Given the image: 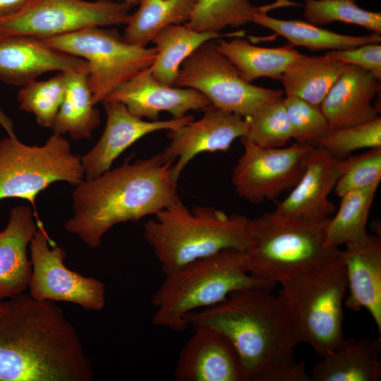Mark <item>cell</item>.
<instances>
[{"mask_svg":"<svg viewBox=\"0 0 381 381\" xmlns=\"http://www.w3.org/2000/svg\"><path fill=\"white\" fill-rule=\"evenodd\" d=\"M40 40L88 63V83L95 105L116 87L150 67L156 58L154 47L129 43L116 30L102 27L87 28Z\"/></svg>","mask_w":381,"mask_h":381,"instance_id":"obj_9","label":"cell"},{"mask_svg":"<svg viewBox=\"0 0 381 381\" xmlns=\"http://www.w3.org/2000/svg\"><path fill=\"white\" fill-rule=\"evenodd\" d=\"M108 101L120 102L133 115L151 121H157L161 111L180 119L190 110L203 111L211 105L198 90L174 87L158 82L152 76L151 66L116 87L102 102Z\"/></svg>","mask_w":381,"mask_h":381,"instance_id":"obj_18","label":"cell"},{"mask_svg":"<svg viewBox=\"0 0 381 381\" xmlns=\"http://www.w3.org/2000/svg\"><path fill=\"white\" fill-rule=\"evenodd\" d=\"M154 293L152 323L176 332L189 327L186 315L214 306L233 292L262 287L272 290L275 284L252 277L245 251L226 250L193 261L164 275Z\"/></svg>","mask_w":381,"mask_h":381,"instance_id":"obj_5","label":"cell"},{"mask_svg":"<svg viewBox=\"0 0 381 381\" xmlns=\"http://www.w3.org/2000/svg\"><path fill=\"white\" fill-rule=\"evenodd\" d=\"M107 123L102 136L84 155L80 156L85 179H95L109 170L114 160L143 136L161 130L176 128L194 120L193 116L180 119L146 121L118 102H102Z\"/></svg>","mask_w":381,"mask_h":381,"instance_id":"obj_16","label":"cell"},{"mask_svg":"<svg viewBox=\"0 0 381 381\" xmlns=\"http://www.w3.org/2000/svg\"><path fill=\"white\" fill-rule=\"evenodd\" d=\"M182 348L174 377L177 381H248L227 337L214 328L198 327Z\"/></svg>","mask_w":381,"mask_h":381,"instance_id":"obj_17","label":"cell"},{"mask_svg":"<svg viewBox=\"0 0 381 381\" xmlns=\"http://www.w3.org/2000/svg\"><path fill=\"white\" fill-rule=\"evenodd\" d=\"M243 152L231 181L239 197L251 203L272 200L301 179L314 146L296 142L286 147L264 148L241 138Z\"/></svg>","mask_w":381,"mask_h":381,"instance_id":"obj_13","label":"cell"},{"mask_svg":"<svg viewBox=\"0 0 381 381\" xmlns=\"http://www.w3.org/2000/svg\"><path fill=\"white\" fill-rule=\"evenodd\" d=\"M348 158L339 159L320 146L309 154L304 172L290 194L272 212L282 220L322 221L334 212L328 199L345 171Z\"/></svg>","mask_w":381,"mask_h":381,"instance_id":"obj_15","label":"cell"},{"mask_svg":"<svg viewBox=\"0 0 381 381\" xmlns=\"http://www.w3.org/2000/svg\"><path fill=\"white\" fill-rule=\"evenodd\" d=\"M217 47L236 66L241 78L248 83L260 78L280 80L301 54L291 44L262 47L238 37L217 41Z\"/></svg>","mask_w":381,"mask_h":381,"instance_id":"obj_25","label":"cell"},{"mask_svg":"<svg viewBox=\"0 0 381 381\" xmlns=\"http://www.w3.org/2000/svg\"><path fill=\"white\" fill-rule=\"evenodd\" d=\"M283 102L296 142L316 143L329 133L328 122L320 107L291 95L283 97Z\"/></svg>","mask_w":381,"mask_h":381,"instance_id":"obj_36","label":"cell"},{"mask_svg":"<svg viewBox=\"0 0 381 381\" xmlns=\"http://www.w3.org/2000/svg\"><path fill=\"white\" fill-rule=\"evenodd\" d=\"M252 23L270 29L286 38L293 46L310 51L341 50L366 44L380 43V35L352 36L341 35L300 20H282L258 12Z\"/></svg>","mask_w":381,"mask_h":381,"instance_id":"obj_28","label":"cell"},{"mask_svg":"<svg viewBox=\"0 0 381 381\" xmlns=\"http://www.w3.org/2000/svg\"><path fill=\"white\" fill-rule=\"evenodd\" d=\"M277 296L297 344L304 343L323 357L344 341L346 269L340 255L319 269L279 283Z\"/></svg>","mask_w":381,"mask_h":381,"instance_id":"obj_7","label":"cell"},{"mask_svg":"<svg viewBox=\"0 0 381 381\" xmlns=\"http://www.w3.org/2000/svg\"><path fill=\"white\" fill-rule=\"evenodd\" d=\"M379 185L351 190L341 197L337 214L327 222L325 237L327 246L339 248L366 238L369 212Z\"/></svg>","mask_w":381,"mask_h":381,"instance_id":"obj_30","label":"cell"},{"mask_svg":"<svg viewBox=\"0 0 381 381\" xmlns=\"http://www.w3.org/2000/svg\"><path fill=\"white\" fill-rule=\"evenodd\" d=\"M271 9L255 7L249 0H197L189 20L184 24L199 32H219L227 28H238L252 22L254 15Z\"/></svg>","mask_w":381,"mask_h":381,"instance_id":"obj_31","label":"cell"},{"mask_svg":"<svg viewBox=\"0 0 381 381\" xmlns=\"http://www.w3.org/2000/svg\"><path fill=\"white\" fill-rule=\"evenodd\" d=\"M303 16L306 21L322 27L343 22L381 34V13L365 10L348 0H305Z\"/></svg>","mask_w":381,"mask_h":381,"instance_id":"obj_32","label":"cell"},{"mask_svg":"<svg viewBox=\"0 0 381 381\" xmlns=\"http://www.w3.org/2000/svg\"><path fill=\"white\" fill-rule=\"evenodd\" d=\"M226 35L199 32L184 23L168 25L152 38L156 58L151 66L152 76L159 83L173 86L183 62L207 41Z\"/></svg>","mask_w":381,"mask_h":381,"instance_id":"obj_27","label":"cell"},{"mask_svg":"<svg viewBox=\"0 0 381 381\" xmlns=\"http://www.w3.org/2000/svg\"><path fill=\"white\" fill-rule=\"evenodd\" d=\"M37 229L29 244L32 274L29 294L34 298L75 303L85 310L100 311L106 305V287L100 280L68 269L65 250L49 236L36 217Z\"/></svg>","mask_w":381,"mask_h":381,"instance_id":"obj_12","label":"cell"},{"mask_svg":"<svg viewBox=\"0 0 381 381\" xmlns=\"http://www.w3.org/2000/svg\"><path fill=\"white\" fill-rule=\"evenodd\" d=\"M76 329L51 301L0 299V381H92Z\"/></svg>","mask_w":381,"mask_h":381,"instance_id":"obj_1","label":"cell"},{"mask_svg":"<svg viewBox=\"0 0 381 381\" xmlns=\"http://www.w3.org/2000/svg\"><path fill=\"white\" fill-rule=\"evenodd\" d=\"M380 352V335L345 339L337 349L315 363L310 381H379Z\"/></svg>","mask_w":381,"mask_h":381,"instance_id":"obj_23","label":"cell"},{"mask_svg":"<svg viewBox=\"0 0 381 381\" xmlns=\"http://www.w3.org/2000/svg\"><path fill=\"white\" fill-rule=\"evenodd\" d=\"M381 181V147L370 149L361 155L348 157L347 167L337 181L334 190L345 193L380 183Z\"/></svg>","mask_w":381,"mask_h":381,"instance_id":"obj_37","label":"cell"},{"mask_svg":"<svg viewBox=\"0 0 381 381\" xmlns=\"http://www.w3.org/2000/svg\"><path fill=\"white\" fill-rule=\"evenodd\" d=\"M65 88L64 72L49 80H34L20 89L17 96L19 108L32 114L41 127L51 128L62 103Z\"/></svg>","mask_w":381,"mask_h":381,"instance_id":"obj_34","label":"cell"},{"mask_svg":"<svg viewBox=\"0 0 381 381\" xmlns=\"http://www.w3.org/2000/svg\"><path fill=\"white\" fill-rule=\"evenodd\" d=\"M348 1H354V2H356V0H348Z\"/></svg>","mask_w":381,"mask_h":381,"instance_id":"obj_42","label":"cell"},{"mask_svg":"<svg viewBox=\"0 0 381 381\" xmlns=\"http://www.w3.org/2000/svg\"><path fill=\"white\" fill-rule=\"evenodd\" d=\"M174 85L198 90L212 105L245 119L265 104L283 98L284 93L243 80L214 40L203 43L183 62Z\"/></svg>","mask_w":381,"mask_h":381,"instance_id":"obj_10","label":"cell"},{"mask_svg":"<svg viewBox=\"0 0 381 381\" xmlns=\"http://www.w3.org/2000/svg\"><path fill=\"white\" fill-rule=\"evenodd\" d=\"M341 250L347 292L344 306L353 311L366 309L381 332V241L368 234L362 241L347 243Z\"/></svg>","mask_w":381,"mask_h":381,"instance_id":"obj_21","label":"cell"},{"mask_svg":"<svg viewBox=\"0 0 381 381\" xmlns=\"http://www.w3.org/2000/svg\"><path fill=\"white\" fill-rule=\"evenodd\" d=\"M85 179L80 156L63 135L53 133L43 145H29L17 138L0 139V200L20 198L37 213L36 198L52 183L76 186Z\"/></svg>","mask_w":381,"mask_h":381,"instance_id":"obj_8","label":"cell"},{"mask_svg":"<svg viewBox=\"0 0 381 381\" xmlns=\"http://www.w3.org/2000/svg\"><path fill=\"white\" fill-rule=\"evenodd\" d=\"M119 1L127 3L132 6V5L139 4L141 0H119Z\"/></svg>","mask_w":381,"mask_h":381,"instance_id":"obj_41","label":"cell"},{"mask_svg":"<svg viewBox=\"0 0 381 381\" xmlns=\"http://www.w3.org/2000/svg\"><path fill=\"white\" fill-rule=\"evenodd\" d=\"M66 88L62 103L51 127L53 133L68 134L73 140L90 139L99 125L101 116L95 107L87 73L64 72Z\"/></svg>","mask_w":381,"mask_h":381,"instance_id":"obj_24","label":"cell"},{"mask_svg":"<svg viewBox=\"0 0 381 381\" xmlns=\"http://www.w3.org/2000/svg\"><path fill=\"white\" fill-rule=\"evenodd\" d=\"M347 64L326 56L301 54L281 78L286 95L298 97L318 107L344 71Z\"/></svg>","mask_w":381,"mask_h":381,"instance_id":"obj_26","label":"cell"},{"mask_svg":"<svg viewBox=\"0 0 381 381\" xmlns=\"http://www.w3.org/2000/svg\"><path fill=\"white\" fill-rule=\"evenodd\" d=\"M0 126L6 131L8 136L17 138L12 119L4 111L0 106Z\"/></svg>","mask_w":381,"mask_h":381,"instance_id":"obj_40","label":"cell"},{"mask_svg":"<svg viewBox=\"0 0 381 381\" xmlns=\"http://www.w3.org/2000/svg\"><path fill=\"white\" fill-rule=\"evenodd\" d=\"M325 56L365 69L381 81V45L379 43L366 44L346 49L331 50L327 52Z\"/></svg>","mask_w":381,"mask_h":381,"instance_id":"obj_38","label":"cell"},{"mask_svg":"<svg viewBox=\"0 0 381 381\" xmlns=\"http://www.w3.org/2000/svg\"><path fill=\"white\" fill-rule=\"evenodd\" d=\"M37 216L30 207H13L6 228L0 230V299L28 289L32 264L28 247L38 227Z\"/></svg>","mask_w":381,"mask_h":381,"instance_id":"obj_22","label":"cell"},{"mask_svg":"<svg viewBox=\"0 0 381 381\" xmlns=\"http://www.w3.org/2000/svg\"><path fill=\"white\" fill-rule=\"evenodd\" d=\"M197 0H141L138 9L131 14L123 39L146 47L162 28L186 23Z\"/></svg>","mask_w":381,"mask_h":381,"instance_id":"obj_29","label":"cell"},{"mask_svg":"<svg viewBox=\"0 0 381 381\" xmlns=\"http://www.w3.org/2000/svg\"><path fill=\"white\" fill-rule=\"evenodd\" d=\"M131 7L111 0H30L18 13L0 18V36L43 40L87 28L126 25Z\"/></svg>","mask_w":381,"mask_h":381,"instance_id":"obj_11","label":"cell"},{"mask_svg":"<svg viewBox=\"0 0 381 381\" xmlns=\"http://www.w3.org/2000/svg\"><path fill=\"white\" fill-rule=\"evenodd\" d=\"M30 0H0V18L12 16L22 10Z\"/></svg>","mask_w":381,"mask_h":381,"instance_id":"obj_39","label":"cell"},{"mask_svg":"<svg viewBox=\"0 0 381 381\" xmlns=\"http://www.w3.org/2000/svg\"><path fill=\"white\" fill-rule=\"evenodd\" d=\"M246 119L248 131L245 136L241 138L257 146L264 148L282 147L294 138L283 98L265 104Z\"/></svg>","mask_w":381,"mask_h":381,"instance_id":"obj_33","label":"cell"},{"mask_svg":"<svg viewBox=\"0 0 381 381\" xmlns=\"http://www.w3.org/2000/svg\"><path fill=\"white\" fill-rule=\"evenodd\" d=\"M203 111V116L199 120L167 131L170 142L161 153L165 161L175 162L171 175L176 183L186 166L196 155L226 152L236 138L247 133V119L212 104Z\"/></svg>","mask_w":381,"mask_h":381,"instance_id":"obj_14","label":"cell"},{"mask_svg":"<svg viewBox=\"0 0 381 381\" xmlns=\"http://www.w3.org/2000/svg\"><path fill=\"white\" fill-rule=\"evenodd\" d=\"M173 164L159 152L84 179L73 192V214L65 230L95 249L115 225L155 215L178 196Z\"/></svg>","mask_w":381,"mask_h":381,"instance_id":"obj_3","label":"cell"},{"mask_svg":"<svg viewBox=\"0 0 381 381\" xmlns=\"http://www.w3.org/2000/svg\"><path fill=\"white\" fill-rule=\"evenodd\" d=\"M52 71L89 73L88 63L25 35L0 36V81L24 86Z\"/></svg>","mask_w":381,"mask_h":381,"instance_id":"obj_19","label":"cell"},{"mask_svg":"<svg viewBox=\"0 0 381 381\" xmlns=\"http://www.w3.org/2000/svg\"><path fill=\"white\" fill-rule=\"evenodd\" d=\"M329 219L282 220L272 212L248 217L251 245L245 253L249 274L276 284L335 260L341 250L326 245Z\"/></svg>","mask_w":381,"mask_h":381,"instance_id":"obj_6","label":"cell"},{"mask_svg":"<svg viewBox=\"0 0 381 381\" xmlns=\"http://www.w3.org/2000/svg\"><path fill=\"white\" fill-rule=\"evenodd\" d=\"M271 290L237 291L224 301L186 315L193 328L210 327L234 347L248 381H310L288 319Z\"/></svg>","mask_w":381,"mask_h":381,"instance_id":"obj_2","label":"cell"},{"mask_svg":"<svg viewBox=\"0 0 381 381\" xmlns=\"http://www.w3.org/2000/svg\"><path fill=\"white\" fill-rule=\"evenodd\" d=\"M380 80L371 72L347 64L320 105L330 131L361 124L379 117L373 105Z\"/></svg>","mask_w":381,"mask_h":381,"instance_id":"obj_20","label":"cell"},{"mask_svg":"<svg viewBox=\"0 0 381 381\" xmlns=\"http://www.w3.org/2000/svg\"><path fill=\"white\" fill-rule=\"evenodd\" d=\"M247 222L245 215L212 207L189 209L178 195L145 223L143 236L167 275L223 250H247L251 245Z\"/></svg>","mask_w":381,"mask_h":381,"instance_id":"obj_4","label":"cell"},{"mask_svg":"<svg viewBox=\"0 0 381 381\" xmlns=\"http://www.w3.org/2000/svg\"><path fill=\"white\" fill-rule=\"evenodd\" d=\"M336 158L360 149L381 147V118L358 125L331 130L315 143Z\"/></svg>","mask_w":381,"mask_h":381,"instance_id":"obj_35","label":"cell"}]
</instances>
